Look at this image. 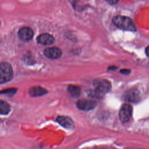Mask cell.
Returning <instances> with one entry per match:
<instances>
[{
    "mask_svg": "<svg viewBox=\"0 0 149 149\" xmlns=\"http://www.w3.org/2000/svg\"><path fill=\"white\" fill-rule=\"evenodd\" d=\"M33 31L30 27L21 28L18 31V36L23 41H29L33 37Z\"/></svg>",
    "mask_w": 149,
    "mask_h": 149,
    "instance_id": "obj_8",
    "label": "cell"
},
{
    "mask_svg": "<svg viewBox=\"0 0 149 149\" xmlns=\"http://www.w3.org/2000/svg\"><path fill=\"white\" fill-rule=\"evenodd\" d=\"M13 77L11 65L7 62H1L0 65V83L1 84L10 80Z\"/></svg>",
    "mask_w": 149,
    "mask_h": 149,
    "instance_id": "obj_3",
    "label": "cell"
},
{
    "mask_svg": "<svg viewBox=\"0 0 149 149\" xmlns=\"http://www.w3.org/2000/svg\"><path fill=\"white\" fill-rule=\"evenodd\" d=\"M132 114V107L129 104H124L120 109L119 118L122 123L127 122L131 118Z\"/></svg>",
    "mask_w": 149,
    "mask_h": 149,
    "instance_id": "obj_4",
    "label": "cell"
},
{
    "mask_svg": "<svg viewBox=\"0 0 149 149\" xmlns=\"http://www.w3.org/2000/svg\"><path fill=\"white\" fill-rule=\"evenodd\" d=\"M146 54L147 56H149V45L147 46L146 48Z\"/></svg>",
    "mask_w": 149,
    "mask_h": 149,
    "instance_id": "obj_15",
    "label": "cell"
},
{
    "mask_svg": "<svg viewBox=\"0 0 149 149\" xmlns=\"http://www.w3.org/2000/svg\"><path fill=\"white\" fill-rule=\"evenodd\" d=\"M47 90L40 86H33L29 90V94L31 97H39L45 94Z\"/></svg>",
    "mask_w": 149,
    "mask_h": 149,
    "instance_id": "obj_11",
    "label": "cell"
},
{
    "mask_svg": "<svg viewBox=\"0 0 149 149\" xmlns=\"http://www.w3.org/2000/svg\"><path fill=\"white\" fill-rule=\"evenodd\" d=\"M37 41L40 44L47 45L52 44L55 41V38L49 34L44 33L37 37Z\"/></svg>",
    "mask_w": 149,
    "mask_h": 149,
    "instance_id": "obj_9",
    "label": "cell"
},
{
    "mask_svg": "<svg viewBox=\"0 0 149 149\" xmlns=\"http://www.w3.org/2000/svg\"><path fill=\"white\" fill-rule=\"evenodd\" d=\"M118 2V1H108V3H109L110 4H112V5L115 4V3H116Z\"/></svg>",
    "mask_w": 149,
    "mask_h": 149,
    "instance_id": "obj_16",
    "label": "cell"
},
{
    "mask_svg": "<svg viewBox=\"0 0 149 149\" xmlns=\"http://www.w3.org/2000/svg\"><path fill=\"white\" fill-rule=\"evenodd\" d=\"M120 72L123 74H129L130 73V70L129 69H121Z\"/></svg>",
    "mask_w": 149,
    "mask_h": 149,
    "instance_id": "obj_14",
    "label": "cell"
},
{
    "mask_svg": "<svg viewBox=\"0 0 149 149\" xmlns=\"http://www.w3.org/2000/svg\"><path fill=\"white\" fill-rule=\"evenodd\" d=\"M125 101L131 102H137L140 100V95L138 90L136 89H130L126 91L123 95Z\"/></svg>",
    "mask_w": 149,
    "mask_h": 149,
    "instance_id": "obj_5",
    "label": "cell"
},
{
    "mask_svg": "<svg viewBox=\"0 0 149 149\" xmlns=\"http://www.w3.org/2000/svg\"><path fill=\"white\" fill-rule=\"evenodd\" d=\"M56 122L66 129H73L74 126L73 120L68 116H59L56 118Z\"/></svg>",
    "mask_w": 149,
    "mask_h": 149,
    "instance_id": "obj_10",
    "label": "cell"
},
{
    "mask_svg": "<svg viewBox=\"0 0 149 149\" xmlns=\"http://www.w3.org/2000/svg\"><path fill=\"white\" fill-rule=\"evenodd\" d=\"M112 22L116 26L120 29L131 31H135L136 30L133 20L129 17L117 15L112 18Z\"/></svg>",
    "mask_w": 149,
    "mask_h": 149,
    "instance_id": "obj_2",
    "label": "cell"
},
{
    "mask_svg": "<svg viewBox=\"0 0 149 149\" xmlns=\"http://www.w3.org/2000/svg\"><path fill=\"white\" fill-rule=\"evenodd\" d=\"M76 105L80 110L90 111L95 107L96 102L90 100H80L77 102Z\"/></svg>",
    "mask_w": 149,
    "mask_h": 149,
    "instance_id": "obj_6",
    "label": "cell"
},
{
    "mask_svg": "<svg viewBox=\"0 0 149 149\" xmlns=\"http://www.w3.org/2000/svg\"><path fill=\"white\" fill-rule=\"evenodd\" d=\"M68 91L72 97L75 98L78 97L81 93L80 88L75 85H69L68 87Z\"/></svg>",
    "mask_w": 149,
    "mask_h": 149,
    "instance_id": "obj_12",
    "label": "cell"
},
{
    "mask_svg": "<svg viewBox=\"0 0 149 149\" xmlns=\"http://www.w3.org/2000/svg\"><path fill=\"white\" fill-rule=\"evenodd\" d=\"M10 111V105L6 101L1 100L0 102V112L2 115H6Z\"/></svg>",
    "mask_w": 149,
    "mask_h": 149,
    "instance_id": "obj_13",
    "label": "cell"
},
{
    "mask_svg": "<svg viewBox=\"0 0 149 149\" xmlns=\"http://www.w3.org/2000/svg\"><path fill=\"white\" fill-rule=\"evenodd\" d=\"M93 85L94 89L89 91L88 95L94 98H102L111 88L110 82L105 79L96 80Z\"/></svg>",
    "mask_w": 149,
    "mask_h": 149,
    "instance_id": "obj_1",
    "label": "cell"
},
{
    "mask_svg": "<svg viewBox=\"0 0 149 149\" xmlns=\"http://www.w3.org/2000/svg\"><path fill=\"white\" fill-rule=\"evenodd\" d=\"M44 54L48 58L57 59L61 56L62 51L58 47H48L44 49Z\"/></svg>",
    "mask_w": 149,
    "mask_h": 149,
    "instance_id": "obj_7",
    "label": "cell"
}]
</instances>
